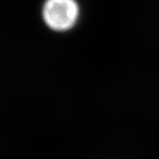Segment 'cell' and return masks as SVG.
<instances>
[{
    "mask_svg": "<svg viewBox=\"0 0 159 159\" xmlns=\"http://www.w3.org/2000/svg\"><path fill=\"white\" fill-rule=\"evenodd\" d=\"M43 21L51 29L68 30L79 17V5L75 0H47L43 7Z\"/></svg>",
    "mask_w": 159,
    "mask_h": 159,
    "instance_id": "obj_1",
    "label": "cell"
}]
</instances>
